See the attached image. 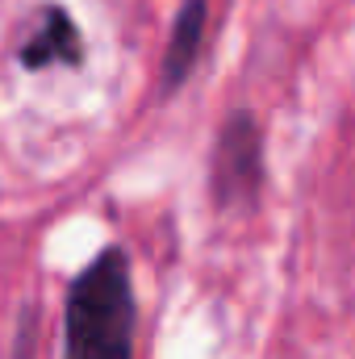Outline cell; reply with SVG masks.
Returning a JSON list of instances; mask_svg holds the SVG:
<instances>
[{
  "instance_id": "3957f363",
  "label": "cell",
  "mask_w": 355,
  "mask_h": 359,
  "mask_svg": "<svg viewBox=\"0 0 355 359\" xmlns=\"http://www.w3.org/2000/svg\"><path fill=\"white\" fill-rule=\"evenodd\" d=\"M17 55H21V63H25L29 72L55 67V63L76 67V63L84 59V42H80L76 21L67 17V8L46 4V8H38V17L29 21V29H25V38H21V50H17Z\"/></svg>"
},
{
  "instance_id": "7a4b0ae2",
  "label": "cell",
  "mask_w": 355,
  "mask_h": 359,
  "mask_svg": "<svg viewBox=\"0 0 355 359\" xmlns=\"http://www.w3.org/2000/svg\"><path fill=\"white\" fill-rule=\"evenodd\" d=\"M264 184V134L251 113H230L213 142V168L209 188L222 209L251 205Z\"/></svg>"
},
{
  "instance_id": "277c9868",
  "label": "cell",
  "mask_w": 355,
  "mask_h": 359,
  "mask_svg": "<svg viewBox=\"0 0 355 359\" xmlns=\"http://www.w3.org/2000/svg\"><path fill=\"white\" fill-rule=\"evenodd\" d=\"M205 25H209V4L205 0H184L176 13V25H172V38H168V50H163V92H176L196 59H201V46H205Z\"/></svg>"
},
{
  "instance_id": "6da1fadb",
  "label": "cell",
  "mask_w": 355,
  "mask_h": 359,
  "mask_svg": "<svg viewBox=\"0 0 355 359\" xmlns=\"http://www.w3.org/2000/svg\"><path fill=\"white\" fill-rule=\"evenodd\" d=\"M134 284L121 247H109L67 292V359H134Z\"/></svg>"
}]
</instances>
